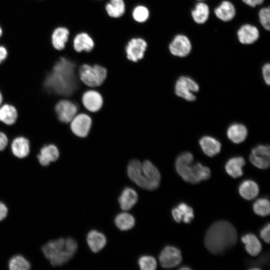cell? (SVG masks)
<instances>
[{
	"label": "cell",
	"mask_w": 270,
	"mask_h": 270,
	"mask_svg": "<svg viewBox=\"0 0 270 270\" xmlns=\"http://www.w3.org/2000/svg\"><path fill=\"white\" fill-rule=\"evenodd\" d=\"M79 66L72 58L60 56L45 76L44 90L59 99L72 96L79 86Z\"/></svg>",
	"instance_id": "6da1fadb"
},
{
	"label": "cell",
	"mask_w": 270,
	"mask_h": 270,
	"mask_svg": "<svg viewBox=\"0 0 270 270\" xmlns=\"http://www.w3.org/2000/svg\"><path fill=\"white\" fill-rule=\"evenodd\" d=\"M237 238L236 230L232 224L226 220H219L208 228L204 243L210 252L220 254L234 246Z\"/></svg>",
	"instance_id": "7a4b0ae2"
},
{
	"label": "cell",
	"mask_w": 270,
	"mask_h": 270,
	"mask_svg": "<svg viewBox=\"0 0 270 270\" xmlns=\"http://www.w3.org/2000/svg\"><path fill=\"white\" fill-rule=\"evenodd\" d=\"M128 178L140 187L149 190L156 189L160 181L158 169L150 160L142 163L139 160H131L127 167Z\"/></svg>",
	"instance_id": "3957f363"
},
{
	"label": "cell",
	"mask_w": 270,
	"mask_h": 270,
	"mask_svg": "<svg viewBox=\"0 0 270 270\" xmlns=\"http://www.w3.org/2000/svg\"><path fill=\"white\" fill-rule=\"evenodd\" d=\"M77 250V242L72 238L50 240L42 247L44 256L53 266H62L68 262Z\"/></svg>",
	"instance_id": "277c9868"
},
{
	"label": "cell",
	"mask_w": 270,
	"mask_h": 270,
	"mask_svg": "<svg viewBox=\"0 0 270 270\" xmlns=\"http://www.w3.org/2000/svg\"><path fill=\"white\" fill-rule=\"evenodd\" d=\"M194 156L188 152L178 156L175 162L178 174L186 182L196 184L206 180L210 176V169L200 162L192 164Z\"/></svg>",
	"instance_id": "5b68a950"
},
{
	"label": "cell",
	"mask_w": 270,
	"mask_h": 270,
	"mask_svg": "<svg viewBox=\"0 0 270 270\" xmlns=\"http://www.w3.org/2000/svg\"><path fill=\"white\" fill-rule=\"evenodd\" d=\"M108 74L107 68L99 64H81L78 69L80 80L90 87L100 86L106 80Z\"/></svg>",
	"instance_id": "8992f818"
},
{
	"label": "cell",
	"mask_w": 270,
	"mask_h": 270,
	"mask_svg": "<svg viewBox=\"0 0 270 270\" xmlns=\"http://www.w3.org/2000/svg\"><path fill=\"white\" fill-rule=\"evenodd\" d=\"M199 90L198 84L192 78L187 76H181L176 81L174 84L175 94L188 102L196 100L194 92Z\"/></svg>",
	"instance_id": "52a82bcc"
},
{
	"label": "cell",
	"mask_w": 270,
	"mask_h": 270,
	"mask_svg": "<svg viewBox=\"0 0 270 270\" xmlns=\"http://www.w3.org/2000/svg\"><path fill=\"white\" fill-rule=\"evenodd\" d=\"M148 43L141 37H133L130 38L124 47L126 59L132 62H137L144 56L147 50Z\"/></svg>",
	"instance_id": "ba28073f"
},
{
	"label": "cell",
	"mask_w": 270,
	"mask_h": 270,
	"mask_svg": "<svg viewBox=\"0 0 270 270\" xmlns=\"http://www.w3.org/2000/svg\"><path fill=\"white\" fill-rule=\"evenodd\" d=\"M54 111L58 120L68 124L77 114L78 107L72 101L66 98H62L55 104Z\"/></svg>",
	"instance_id": "9c48e42d"
},
{
	"label": "cell",
	"mask_w": 270,
	"mask_h": 270,
	"mask_svg": "<svg viewBox=\"0 0 270 270\" xmlns=\"http://www.w3.org/2000/svg\"><path fill=\"white\" fill-rule=\"evenodd\" d=\"M192 45L188 38L183 34L176 35L168 45L170 53L177 57L183 58L190 54Z\"/></svg>",
	"instance_id": "30bf717a"
},
{
	"label": "cell",
	"mask_w": 270,
	"mask_h": 270,
	"mask_svg": "<svg viewBox=\"0 0 270 270\" xmlns=\"http://www.w3.org/2000/svg\"><path fill=\"white\" fill-rule=\"evenodd\" d=\"M250 162L260 169H266L270 166V148L268 145L260 144L254 147L249 156Z\"/></svg>",
	"instance_id": "8fae6325"
},
{
	"label": "cell",
	"mask_w": 270,
	"mask_h": 270,
	"mask_svg": "<svg viewBox=\"0 0 270 270\" xmlns=\"http://www.w3.org/2000/svg\"><path fill=\"white\" fill-rule=\"evenodd\" d=\"M159 260L161 266L164 268L176 267L182 260L181 252L176 247L167 246L161 251L159 255Z\"/></svg>",
	"instance_id": "7c38bea8"
},
{
	"label": "cell",
	"mask_w": 270,
	"mask_h": 270,
	"mask_svg": "<svg viewBox=\"0 0 270 270\" xmlns=\"http://www.w3.org/2000/svg\"><path fill=\"white\" fill-rule=\"evenodd\" d=\"M92 123V119L88 114H76L70 123V128L75 136L84 138L88 134Z\"/></svg>",
	"instance_id": "4fadbf2b"
},
{
	"label": "cell",
	"mask_w": 270,
	"mask_h": 270,
	"mask_svg": "<svg viewBox=\"0 0 270 270\" xmlns=\"http://www.w3.org/2000/svg\"><path fill=\"white\" fill-rule=\"evenodd\" d=\"M60 156L58 146L54 144L43 145L36 155L38 164L42 167H46L56 162Z\"/></svg>",
	"instance_id": "5bb4252c"
},
{
	"label": "cell",
	"mask_w": 270,
	"mask_h": 270,
	"mask_svg": "<svg viewBox=\"0 0 270 270\" xmlns=\"http://www.w3.org/2000/svg\"><path fill=\"white\" fill-rule=\"evenodd\" d=\"M12 155L19 159L26 158L30 153V145L29 140L24 136H18L9 143Z\"/></svg>",
	"instance_id": "9a60e30c"
},
{
	"label": "cell",
	"mask_w": 270,
	"mask_h": 270,
	"mask_svg": "<svg viewBox=\"0 0 270 270\" xmlns=\"http://www.w3.org/2000/svg\"><path fill=\"white\" fill-rule=\"evenodd\" d=\"M72 46L74 50L78 53L90 52L94 48V42L88 33L80 32L74 36Z\"/></svg>",
	"instance_id": "2e32d148"
},
{
	"label": "cell",
	"mask_w": 270,
	"mask_h": 270,
	"mask_svg": "<svg viewBox=\"0 0 270 270\" xmlns=\"http://www.w3.org/2000/svg\"><path fill=\"white\" fill-rule=\"evenodd\" d=\"M70 32L64 26H58L52 31L50 36L52 46L56 50L61 51L64 50L69 40Z\"/></svg>",
	"instance_id": "e0dca14e"
},
{
	"label": "cell",
	"mask_w": 270,
	"mask_h": 270,
	"mask_svg": "<svg viewBox=\"0 0 270 270\" xmlns=\"http://www.w3.org/2000/svg\"><path fill=\"white\" fill-rule=\"evenodd\" d=\"M239 42L243 44H250L259 38L258 29L254 26L246 24L242 25L237 32Z\"/></svg>",
	"instance_id": "ac0fdd59"
},
{
	"label": "cell",
	"mask_w": 270,
	"mask_h": 270,
	"mask_svg": "<svg viewBox=\"0 0 270 270\" xmlns=\"http://www.w3.org/2000/svg\"><path fill=\"white\" fill-rule=\"evenodd\" d=\"M82 102L86 109L92 112L99 110L103 104L102 95L97 91L89 90L82 95Z\"/></svg>",
	"instance_id": "d6986e66"
},
{
	"label": "cell",
	"mask_w": 270,
	"mask_h": 270,
	"mask_svg": "<svg viewBox=\"0 0 270 270\" xmlns=\"http://www.w3.org/2000/svg\"><path fill=\"white\" fill-rule=\"evenodd\" d=\"M199 144L204 154L210 157L218 154L221 150L220 142L211 136H202L199 140Z\"/></svg>",
	"instance_id": "ffe728a7"
},
{
	"label": "cell",
	"mask_w": 270,
	"mask_h": 270,
	"mask_svg": "<svg viewBox=\"0 0 270 270\" xmlns=\"http://www.w3.org/2000/svg\"><path fill=\"white\" fill-rule=\"evenodd\" d=\"M172 214L174 220L177 222L182 220L188 224L194 218L193 209L184 202L180 203L176 207L174 208L172 210Z\"/></svg>",
	"instance_id": "44dd1931"
},
{
	"label": "cell",
	"mask_w": 270,
	"mask_h": 270,
	"mask_svg": "<svg viewBox=\"0 0 270 270\" xmlns=\"http://www.w3.org/2000/svg\"><path fill=\"white\" fill-rule=\"evenodd\" d=\"M214 12L219 20L228 22L234 18L236 10L234 6L230 2L224 0L215 8Z\"/></svg>",
	"instance_id": "7402d4cb"
},
{
	"label": "cell",
	"mask_w": 270,
	"mask_h": 270,
	"mask_svg": "<svg viewBox=\"0 0 270 270\" xmlns=\"http://www.w3.org/2000/svg\"><path fill=\"white\" fill-rule=\"evenodd\" d=\"M138 200L137 192L130 187H126L122 190L118 199L120 207L124 210L131 209L137 202Z\"/></svg>",
	"instance_id": "603a6c76"
},
{
	"label": "cell",
	"mask_w": 270,
	"mask_h": 270,
	"mask_svg": "<svg viewBox=\"0 0 270 270\" xmlns=\"http://www.w3.org/2000/svg\"><path fill=\"white\" fill-rule=\"evenodd\" d=\"M86 242L88 247L94 252L101 250L106 244V236L96 230H92L86 236Z\"/></svg>",
	"instance_id": "cb8c5ba5"
},
{
	"label": "cell",
	"mask_w": 270,
	"mask_h": 270,
	"mask_svg": "<svg viewBox=\"0 0 270 270\" xmlns=\"http://www.w3.org/2000/svg\"><path fill=\"white\" fill-rule=\"evenodd\" d=\"M228 139L235 144L243 142L248 135L246 126L240 123H234L230 125L226 130Z\"/></svg>",
	"instance_id": "d4e9b609"
},
{
	"label": "cell",
	"mask_w": 270,
	"mask_h": 270,
	"mask_svg": "<svg viewBox=\"0 0 270 270\" xmlns=\"http://www.w3.org/2000/svg\"><path fill=\"white\" fill-rule=\"evenodd\" d=\"M246 164L242 156H235L230 158L226 162L225 170L227 174L233 178H237L243 174L242 168Z\"/></svg>",
	"instance_id": "484cf974"
},
{
	"label": "cell",
	"mask_w": 270,
	"mask_h": 270,
	"mask_svg": "<svg viewBox=\"0 0 270 270\" xmlns=\"http://www.w3.org/2000/svg\"><path fill=\"white\" fill-rule=\"evenodd\" d=\"M18 110L13 105L2 103L0 106V122L7 126H12L16 121Z\"/></svg>",
	"instance_id": "4316f807"
},
{
	"label": "cell",
	"mask_w": 270,
	"mask_h": 270,
	"mask_svg": "<svg viewBox=\"0 0 270 270\" xmlns=\"http://www.w3.org/2000/svg\"><path fill=\"white\" fill-rule=\"evenodd\" d=\"M104 9L109 17L118 18L125 14L126 6L124 0H108L105 4Z\"/></svg>",
	"instance_id": "83f0119b"
},
{
	"label": "cell",
	"mask_w": 270,
	"mask_h": 270,
	"mask_svg": "<svg viewBox=\"0 0 270 270\" xmlns=\"http://www.w3.org/2000/svg\"><path fill=\"white\" fill-rule=\"evenodd\" d=\"M241 240L245 245L246 252L250 256H256L261 252L262 244L254 234H246L242 237Z\"/></svg>",
	"instance_id": "f1b7e54d"
},
{
	"label": "cell",
	"mask_w": 270,
	"mask_h": 270,
	"mask_svg": "<svg viewBox=\"0 0 270 270\" xmlns=\"http://www.w3.org/2000/svg\"><path fill=\"white\" fill-rule=\"evenodd\" d=\"M240 194L246 200L254 198L259 192L258 184L254 180H247L243 181L238 188Z\"/></svg>",
	"instance_id": "f546056e"
},
{
	"label": "cell",
	"mask_w": 270,
	"mask_h": 270,
	"mask_svg": "<svg viewBox=\"0 0 270 270\" xmlns=\"http://www.w3.org/2000/svg\"><path fill=\"white\" fill-rule=\"evenodd\" d=\"M192 17L194 22L203 24L208 20L210 16L208 6L202 1L198 2L191 12Z\"/></svg>",
	"instance_id": "4dcf8cb0"
},
{
	"label": "cell",
	"mask_w": 270,
	"mask_h": 270,
	"mask_svg": "<svg viewBox=\"0 0 270 270\" xmlns=\"http://www.w3.org/2000/svg\"><path fill=\"white\" fill-rule=\"evenodd\" d=\"M114 224L120 230H128L134 226L135 219L134 216L130 214L121 212L116 216Z\"/></svg>",
	"instance_id": "1f68e13d"
},
{
	"label": "cell",
	"mask_w": 270,
	"mask_h": 270,
	"mask_svg": "<svg viewBox=\"0 0 270 270\" xmlns=\"http://www.w3.org/2000/svg\"><path fill=\"white\" fill-rule=\"evenodd\" d=\"M131 16L136 22L144 23L148 20L150 16V11L149 8L144 4H137L132 9Z\"/></svg>",
	"instance_id": "d6a6232c"
},
{
	"label": "cell",
	"mask_w": 270,
	"mask_h": 270,
	"mask_svg": "<svg viewBox=\"0 0 270 270\" xmlns=\"http://www.w3.org/2000/svg\"><path fill=\"white\" fill-rule=\"evenodd\" d=\"M10 270H28L31 265L30 262L22 255H16L12 257L8 263Z\"/></svg>",
	"instance_id": "836d02e7"
},
{
	"label": "cell",
	"mask_w": 270,
	"mask_h": 270,
	"mask_svg": "<svg viewBox=\"0 0 270 270\" xmlns=\"http://www.w3.org/2000/svg\"><path fill=\"white\" fill-rule=\"evenodd\" d=\"M253 210L256 214L266 216L270 214V204L266 198H260L258 199L253 204Z\"/></svg>",
	"instance_id": "e575fe53"
},
{
	"label": "cell",
	"mask_w": 270,
	"mask_h": 270,
	"mask_svg": "<svg viewBox=\"0 0 270 270\" xmlns=\"http://www.w3.org/2000/svg\"><path fill=\"white\" fill-rule=\"evenodd\" d=\"M138 264L142 270H154L157 266L155 258L150 256H142L138 260Z\"/></svg>",
	"instance_id": "d590c367"
},
{
	"label": "cell",
	"mask_w": 270,
	"mask_h": 270,
	"mask_svg": "<svg viewBox=\"0 0 270 270\" xmlns=\"http://www.w3.org/2000/svg\"><path fill=\"white\" fill-rule=\"evenodd\" d=\"M258 20L260 24L266 30L270 29V10L269 7L263 8L258 12Z\"/></svg>",
	"instance_id": "8d00e7d4"
},
{
	"label": "cell",
	"mask_w": 270,
	"mask_h": 270,
	"mask_svg": "<svg viewBox=\"0 0 270 270\" xmlns=\"http://www.w3.org/2000/svg\"><path fill=\"white\" fill-rule=\"evenodd\" d=\"M270 225L268 223L260 231V238L267 244L270 242Z\"/></svg>",
	"instance_id": "74e56055"
},
{
	"label": "cell",
	"mask_w": 270,
	"mask_h": 270,
	"mask_svg": "<svg viewBox=\"0 0 270 270\" xmlns=\"http://www.w3.org/2000/svg\"><path fill=\"white\" fill-rule=\"evenodd\" d=\"M262 74L264 82L269 86L270 84V65L269 63H266L263 66Z\"/></svg>",
	"instance_id": "f35d334b"
},
{
	"label": "cell",
	"mask_w": 270,
	"mask_h": 270,
	"mask_svg": "<svg viewBox=\"0 0 270 270\" xmlns=\"http://www.w3.org/2000/svg\"><path fill=\"white\" fill-rule=\"evenodd\" d=\"M9 144V140L4 132L0 130V152L4 150Z\"/></svg>",
	"instance_id": "ab89813d"
},
{
	"label": "cell",
	"mask_w": 270,
	"mask_h": 270,
	"mask_svg": "<svg viewBox=\"0 0 270 270\" xmlns=\"http://www.w3.org/2000/svg\"><path fill=\"white\" fill-rule=\"evenodd\" d=\"M8 209L6 206L0 202V221L4 220L7 216Z\"/></svg>",
	"instance_id": "60d3db41"
},
{
	"label": "cell",
	"mask_w": 270,
	"mask_h": 270,
	"mask_svg": "<svg viewBox=\"0 0 270 270\" xmlns=\"http://www.w3.org/2000/svg\"><path fill=\"white\" fill-rule=\"evenodd\" d=\"M8 56V50L3 45H0V64L4 62Z\"/></svg>",
	"instance_id": "b9f144b4"
},
{
	"label": "cell",
	"mask_w": 270,
	"mask_h": 270,
	"mask_svg": "<svg viewBox=\"0 0 270 270\" xmlns=\"http://www.w3.org/2000/svg\"><path fill=\"white\" fill-rule=\"evenodd\" d=\"M242 1L246 5L254 8L262 4L264 0H242Z\"/></svg>",
	"instance_id": "7bdbcfd3"
},
{
	"label": "cell",
	"mask_w": 270,
	"mask_h": 270,
	"mask_svg": "<svg viewBox=\"0 0 270 270\" xmlns=\"http://www.w3.org/2000/svg\"><path fill=\"white\" fill-rule=\"evenodd\" d=\"M2 102H3L2 95L1 92L0 91V106L2 104Z\"/></svg>",
	"instance_id": "ee69618b"
},
{
	"label": "cell",
	"mask_w": 270,
	"mask_h": 270,
	"mask_svg": "<svg viewBox=\"0 0 270 270\" xmlns=\"http://www.w3.org/2000/svg\"><path fill=\"white\" fill-rule=\"evenodd\" d=\"M180 270H191L190 268L187 267V266H184L180 268Z\"/></svg>",
	"instance_id": "f6af8a7d"
},
{
	"label": "cell",
	"mask_w": 270,
	"mask_h": 270,
	"mask_svg": "<svg viewBox=\"0 0 270 270\" xmlns=\"http://www.w3.org/2000/svg\"><path fill=\"white\" fill-rule=\"evenodd\" d=\"M2 34V30L1 26H0V38L1 37Z\"/></svg>",
	"instance_id": "bcb514c9"
},
{
	"label": "cell",
	"mask_w": 270,
	"mask_h": 270,
	"mask_svg": "<svg viewBox=\"0 0 270 270\" xmlns=\"http://www.w3.org/2000/svg\"><path fill=\"white\" fill-rule=\"evenodd\" d=\"M197 0L200 1V2H201V1L204 0Z\"/></svg>",
	"instance_id": "7dc6e473"
},
{
	"label": "cell",
	"mask_w": 270,
	"mask_h": 270,
	"mask_svg": "<svg viewBox=\"0 0 270 270\" xmlns=\"http://www.w3.org/2000/svg\"></svg>",
	"instance_id": "c3c4849f"
}]
</instances>
